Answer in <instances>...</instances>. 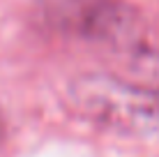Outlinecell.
<instances>
[{
    "instance_id": "obj_1",
    "label": "cell",
    "mask_w": 159,
    "mask_h": 157,
    "mask_svg": "<svg viewBox=\"0 0 159 157\" xmlns=\"http://www.w3.org/2000/svg\"><path fill=\"white\" fill-rule=\"evenodd\" d=\"M69 106L88 122L122 136H159V88L111 74H85L69 85Z\"/></svg>"
},
{
    "instance_id": "obj_3",
    "label": "cell",
    "mask_w": 159,
    "mask_h": 157,
    "mask_svg": "<svg viewBox=\"0 0 159 157\" xmlns=\"http://www.w3.org/2000/svg\"><path fill=\"white\" fill-rule=\"evenodd\" d=\"M2 129H5V127H2V120H0V139H2Z\"/></svg>"
},
{
    "instance_id": "obj_2",
    "label": "cell",
    "mask_w": 159,
    "mask_h": 157,
    "mask_svg": "<svg viewBox=\"0 0 159 157\" xmlns=\"http://www.w3.org/2000/svg\"><path fill=\"white\" fill-rule=\"evenodd\" d=\"M39 14L51 30L136 53L143 44V21L122 0H39Z\"/></svg>"
}]
</instances>
